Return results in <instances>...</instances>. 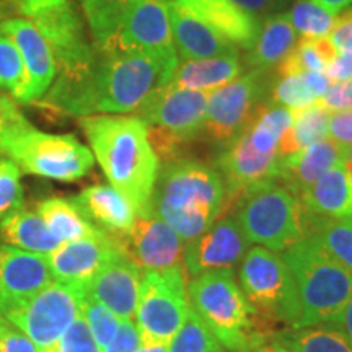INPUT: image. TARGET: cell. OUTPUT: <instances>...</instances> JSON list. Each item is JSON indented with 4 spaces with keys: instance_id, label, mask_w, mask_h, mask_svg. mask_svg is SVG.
Masks as SVG:
<instances>
[{
    "instance_id": "6da1fadb",
    "label": "cell",
    "mask_w": 352,
    "mask_h": 352,
    "mask_svg": "<svg viewBox=\"0 0 352 352\" xmlns=\"http://www.w3.org/2000/svg\"><path fill=\"white\" fill-rule=\"evenodd\" d=\"M178 57L135 51H100L90 76L54 109L72 116L129 114L170 82Z\"/></svg>"
},
{
    "instance_id": "7a4b0ae2",
    "label": "cell",
    "mask_w": 352,
    "mask_h": 352,
    "mask_svg": "<svg viewBox=\"0 0 352 352\" xmlns=\"http://www.w3.org/2000/svg\"><path fill=\"white\" fill-rule=\"evenodd\" d=\"M80 126L109 184L131 202L135 214L151 212L160 162L148 142L147 124L138 116L94 114L80 118Z\"/></svg>"
},
{
    "instance_id": "3957f363",
    "label": "cell",
    "mask_w": 352,
    "mask_h": 352,
    "mask_svg": "<svg viewBox=\"0 0 352 352\" xmlns=\"http://www.w3.org/2000/svg\"><path fill=\"white\" fill-rule=\"evenodd\" d=\"M227 210V188L217 168L199 160L160 166L151 212L178 233L184 243L204 233Z\"/></svg>"
},
{
    "instance_id": "277c9868",
    "label": "cell",
    "mask_w": 352,
    "mask_h": 352,
    "mask_svg": "<svg viewBox=\"0 0 352 352\" xmlns=\"http://www.w3.org/2000/svg\"><path fill=\"white\" fill-rule=\"evenodd\" d=\"M189 303L232 352H258L279 331L245 297L233 270L209 271L188 283Z\"/></svg>"
},
{
    "instance_id": "5b68a950",
    "label": "cell",
    "mask_w": 352,
    "mask_h": 352,
    "mask_svg": "<svg viewBox=\"0 0 352 352\" xmlns=\"http://www.w3.org/2000/svg\"><path fill=\"white\" fill-rule=\"evenodd\" d=\"M280 256L292 271L300 297L302 315L296 328L341 327L352 297V272L338 263L314 235L289 246Z\"/></svg>"
},
{
    "instance_id": "8992f818",
    "label": "cell",
    "mask_w": 352,
    "mask_h": 352,
    "mask_svg": "<svg viewBox=\"0 0 352 352\" xmlns=\"http://www.w3.org/2000/svg\"><path fill=\"white\" fill-rule=\"evenodd\" d=\"M233 209L246 240L271 252L283 253L311 232L314 214L277 179L245 191Z\"/></svg>"
},
{
    "instance_id": "52a82bcc",
    "label": "cell",
    "mask_w": 352,
    "mask_h": 352,
    "mask_svg": "<svg viewBox=\"0 0 352 352\" xmlns=\"http://www.w3.org/2000/svg\"><path fill=\"white\" fill-rule=\"evenodd\" d=\"M239 284L263 318L284 328H296L302 305L296 279L280 253L253 246L240 261Z\"/></svg>"
},
{
    "instance_id": "ba28073f",
    "label": "cell",
    "mask_w": 352,
    "mask_h": 352,
    "mask_svg": "<svg viewBox=\"0 0 352 352\" xmlns=\"http://www.w3.org/2000/svg\"><path fill=\"white\" fill-rule=\"evenodd\" d=\"M186 267L145 271L135 310L142 344H168L191 310Z\"/></svg>"
},
{
    "instance_id": "9c48e42d",
    "label": "cell",
    "mask_w": 352,
    "mask_h": 352,
    "mask_svg": "<svg viewBox=\"0 0 352 352\" xmlns=\"http://www.w3.org/2000/svg\"><path fill=\"white\" fill-rule=\"evenodd\" d=\"M20 170L57 182H76L90 173L95 157L76 135L46 134L32 127L0 148Z\"/></svg>"
},
{
    "instance_id": "30bf717a",
    "label": "cell",
    "mask_w": 352,
    "mask_h": 352,
    "mask_svg": "<svg viewBox=\"0 0 352 352\" xmlns=\"http://www.w3.org/2000/svg\"><path fill=\"white\" fill-rule=\"evenodd\" d=\"M85 294V289L54 279L36 296L20 305L7 308L0 315L25 333L39 352L52 351L82 315Z\"/></svg>"
},
{
    "instance_id": "8fae6325",
    "label": "cell",
    "mask_w": 352,
    "mask_h": 352,
    "mask_svg": "<svg viewBox=\"0 0 352 352\" xmlns=\"http://www.w3.org/2000/svg\"><path fill=\"white\" fill-rule=\"evenodd\" d=\"M267 70L252 69L227 85L210 91L202 134L226 148L248 129L267 91Z\"/></svg>"
},
{
    "instance_id": "7c38bea8",
    "label": "cell",
    "mask_w": 352,
    "mask_h": 352,
    "mask_svg": "<svg viewBox=\"0 0 352 352\" xmlns=\"http://www.w3.org/2000/svg\"><path fill=\"white\" fill-rule=\"evenodd\" d=\"M208 100L209 91L188 90L166 83L135 114L147 126L168 131L189 144L202 134Z\"/></svg>"
},
{
    "instance_id": "4fadbf2b",
    "label": "cell",
    "mask_w": 352,
    "mask_h": 352,
    "mask_svg": "<svg viewBox=\"0 0 352 352\" xmlns=\"http://www.w3.org/2000/svg\"><path fill=\"white\" fill-rule=\"evenodd\" d=\"M121 248L140 271H166L184 267V246L179 235L158 215H135L126 235L120 236Z\"/></svg>"
},
{
    "instance_id": "5bb4252c",
    "label": "cell",
    "mask_w": 352,
    "mask_h": 352,
    "mask_svg": "<svg viewBox=\"0 0 352 352\" xmlns=\"http://www.w3.org/2000/svg\"><path fill=\"white\" fill-rule=\"evenodd\" d=\"M178 57L166 0H132L111 50Z\"/></svg>"
},
{
    "instance_id": "9a60e30c",
    "label": "cell",
    "mask_w": 352,
    "mask_h": 352,
    "mask_svg": "<svg viewBox=\"0 0 352 352\" xmlns=\"http://www.w3.org/2000/svg\"><path fill=\"white\" fill-rule=\"evenodd\" d=\"M250 241L236 222L235 215H222L204 233L184 246V267L189 277L217 270H233L245 253Z\"/></svg>"
},
{
    "instance_id": "2e32d148",
    "label": "cell",
    "mask_w": 352,
    "mask_h": 352,
    "mask_svg": "<svg viewBox=\"0 0 352 352\" xmlns=\"http://www.w3.org/2000/svg\"><path fill=\"white\" fill-rule=\"evenodd\" d=\"M121 250L120 239L103 232L91 239L60 243L46 259L56 280L87 290L96 272Z\"/></svg>"
},
{
    "instance_id": "e0dca14e",
    "label": "cell",
    "mask_w": 352,
    "mask_h": 352,
    "mask_svg": "<svg viewBox=\"0 0 352 352\" xmlns=\"http://www.w3.org/2000/svg\"><path fill=\"white\" fill-rule=\"evenodd\" d=\"M0 33H3L19 47L23 59L28 85L23 103L39 101L47 94L57 76V65L51 44L39 32V28L32 20L7 19L0 23Z\"/></svg>"
},
{
    "instance_id": "ac0fdd59",
    "label": "cell",
    "mask_w": 352,
    "mask_h": 352,
    "mask_svg": "<svg viewBox=\"0 0 352 352\" xmlns=\"http://www.w3.org/2000/svg\"><path fill=\"white\" fill-rule=\"evenodd\" d=\"M52 280L46 254L0 245V314L36 296Z\"/></svg>"
},
{
    "instance_id": "d6986e66",
    "label": "cell",
    "mask_w": 352,
    "mask_h": 352,
    "mask_svg": "<svg viewBox=\"0 0 352 352\" xmlns=\"http://www.w3.org/2000/svg\"><path fill=\"white\" fill-rule=\"evenodd\" d=\"M142 271L124 250L118 252L88 284L87 294L108 307L120 320L135 318Z\"/></svg>"
},
{
    "instance_id": "ffe728a7",
    "label": "cell",
    "mask_w": 352,
    "mask_h": 352,
    "mask_svg": "<svg viewBox=\"0 0 352 352\" xmlns=\"http://www.w3.org/2000/svg\"><path fill=\"white\" fill-rule=\"evenodd\" d=\"M171 34L178 60L209 59L219 56H236L239 47L220 38L208 25L176 0L168 2Z\"/></svg>"
},
{
    "instance_id": "44dd1931",
    "label": "cell",
    "mask_w": 352,
    "mask_h": 352,
    "mask_svg": "<svg viewBox=\"0 0 352 352\" xmlns=\"http://www.w3.org/2000/svg\"><path fill=\"white\" fill-rule=\"evenodd\" d=\"M341 162H344V148L324 138L294 155L280 158L276 179L300 197L311 184Z\"/></svg>"
},
{
    "instance_id": "7402d4cb",
    "label": "cell",
    "mask_w": 352,
    "mask_h": 352,
    "mask_svg": "<svg viewBox=\"0 0 352 352\" xmlns=\"http://www.w3.org/2000/svg\"><path fill=\"white\" fill-rule=\"evenodd\" d=\"M220 38L233 46L252 50L256 41L261 21L241 10L232 0H176Z\"/></svg>"
},
{
    "instance_id": "603a6c76",
    "label": "cell",
    "mask_w": 352,
    "mask_h": 352,
    "mask_svg": "<svg viewBox=\"0 0 352 352\" xmlns=\"http://www.w3.org/2000/svg\"><path fill=\"white\" fill-rule=\"evenodd\" d=\"M72 201L101 232L118 239L129 232L138 215L131 202L111 184H95L83 189Z\"/></svg>"
},
{
    "instance_id": "cb8c5ba5",
    "label": "cell",
    "mask_w": 352,
    "mask_h": 352,
    "mask_svg": "<svg viewBox=\"0 0 352 352\" xmlns=\"http://www.w3.org/2000/svg\"><path fill=\"white\" fill-rule=\"evenodd\" d=\"M305 208L318 217L352 215V170L344 162L334 165L300 196Z\"/></svg>"
},
{
    "instance_id": "d4e9b609",
    "label": "cell",
    "mask_w": 352,
    "mask_h": 352,
    "mask_svg": "<svg viewBox=\"0 0 352 352\" xmlns=\"http://www.w3.org/2000/svg\"><path fill=\"white\" fill-rule=\"evenodd\" d=\"M239 54L236 56H219L209 59L178 60L171 74L170 85L188 90L214 91L227 85L236 77L241 76Z\"/></svg>"
},
{
    "instance_id": "484cf974",
    "label": "cell",
    "mask_w": 352,
    "mask_h": 352,
    "mask_svg": "<svg viewBox=\"0 0 352 352\" xmlns=\"http://www.w3.org/2000/svg\"><path fill=\"white\" fill-rule=\"evenodd\" d=\"M0 239L6 245L38 254H50L60 245L41 215L21 206L0 219Z\"/></svg>"
},
{
    "instance_id": "4316f807",
    "label": "cell",
    "mask_w": 352,
    "mask_h": 352,
    "mask_svg": "<svg viewBox=\"0 0 352 352\" xmlns=\"http://www.w3.org/2000/svg\"><path fill=\"white\" fill-rule=\"evenodd\" d=\"M256 41L248 50L246 63L252 69L270 70L279 65L284 57L294 50L298 36L294 32L287 13H276L261 23Z\"/></svg>"
},
{
    "instance_id": "83f0119b",
    "label": "cell",
    "mask_w": 352,
    "mask_h": 352,
    "mask_svg": "<svg viewBox=\"0 0 352 352\" xmlns=\"http://www.w3.org/2000/svg\"><path fill=\"white\" fill-rule=\"evenodd\" d=\"M36 212L41 215L50 232L60 243L91 239L103 233L85 217V214L77 208L72 199L50 197L39 202Z\"/></svg>"
},
{
    "instance_id": "f1b7e54d",
    "label": "cell",
    "mask_w": 352,
    "mask_h": 352,
    "mask_svg": "<svg viewBox=\"0 0 352 352\" xmlns=\"http://www.w3.org/2000/svg\"><path fill=\"white\" fill-rule=\"evenodd\" d=\"M271 341L289 352H352L344 331L336 324L283 328Z\"/></svg>"
},
{
    "instance_id": "f546056e",
    "label": "cell",
    "mask_w": 352,
    "mask_h": 352,
    "mask_svg": "<svg viewBox=\"0 0 352 352\" xmlns=\"http://www.w3.org/2000/svg\"><path fill=\"white\" fill-rule=\"evenodd\" d=\"M294 122L285 131L279 142V157L285 158L294 155L308 145L328 138V121L331 111L323 107L320 101L310 107L292 109Z\"/></svg>"
},
{
    "instance_id": "4dcf8cb0",
    "label": "cell",
    "mask_w": 352,
    "mask_h": 352,
    "mask_svg": "<svg viewBox=\"0 0 352 352\" xmlns=\"http://www.w3.org/2000/svg\"><path fill=\"white\" fill-rule=\"evenodd\" d=\"M132 0H82L83 15L90 26L95 47L111 50Z\"/></svg>"
},
{
    "instance_id": "1f68e13d",
    "label": "cell",
    "mask_w": 352,
    "mask_h": 352,
    "mask_svg": "<svg viewBox=\"0 0 352 352\" xmlns=\"http://www.w3.org/2000/svg\"><path fill=\"white\" fill-rule=\"evenodd\" d=\"M338 52L340 51L329 38H300L283 63L277 65V77L324 72Z\"/></svg>"
},
{
    "instance_id": "d6a6232c",
    "label": "cell",
    "mask_w": 352,
    "mask_h": 352,
    "mask_svg": "<svg viewBox=\"0 0 352 352\" xmlns=\"http://www.w3.org/2000/svg\"><path fill=\"white\" fill-rule=\"evenodd\" d=\"M310 235H314L338 263L352 272V215L329 219L314 214Z\"/></svg>"
},
{
    "instance_id": "836d02e7",
    "label": "cell",
    "mask_w": 352,
    "mask_h": 352,
    "mask_svg": "<svg viewBox=\"0 0 352 352\" xmlns=\"http://www.w3.org/2000/svg\"><path fill=\"white\" fill-rule=\"evenodd\" d=\"M287 15L298 38H328L336 25V16L315 0H294Z\"/></svg>"
},
{
    "instance_id": "e575fe53",
    "label": "cell",
    "mask_w": 352,
    "mask_h": 352,
    "mask_svg": "<svg viewBox=\"0 0 352 352\" xmlns=\"http://www.w3.org/2000/svg\"><path fill=\"white\" fill-rule=\"evenodd\" d=\"M168 352H223V347L191 307L182 328L168 342Z\"/></svg>"
},
{
    "instance_id": "d590c367",
    "label": "cell",
    "mask_w": 352,
    "mask_h": 352,
    "mask_svg": "<svg viewBox=\"0 0 352 352\" xmlns=\"http://www.w3.org/2000/svg\"><path fill=\"white\" fill-rule=\"evenodd\" d=\"M28 76L19 47L10 38L0 33V88L13 95V98L23 103Z\"/></svg>"
},
{
    "instance_id": "8d00e7d4",
    "label": "cell",
    "mask_w": 352,
    "mask_h": 352,
    "mask_svg": "<svg viewBox=\"0 0 352 352\" xmlns=\"http://www.w3.org/2000/svg\"><path fill=\"white\" fill-rule=\"evenodd\" d=\"M82 316L88 329H90L91 336H94L96 346L100 347V351H103L116 336L121 320L108 307L95 300L88 294H85V298L82 302Z\"/></svg>"
},
{
    "instance_id": "74e56055",
    "label": "cell",
    "mask_w": 352,
    "mask_h": 352,
    "mask_svg": "<svg viewBox=\"0 0 352 352\" xmlns=\"http://www.w3.org/2000/svg\"><path fill=\"white\" fill-rule=\"evenodd\" d=\"M271 98L274 104L289 109H300L318 101L310 91V88L307 87L302 74L277 78V82L271 87Z\"/></svg>"
},
{
    "instance_id": "f35d334b",
    "label": "cell",
    "mask_w": 352,
    "mask_h": 352,
    "mask_svg": "<svg viewBox=\"0 0 352 352\" xmlns=\"http://www.w3.org/2000/svg\"><path fill=\"white\" fill-rule=\"evenodd\" d=\"M21 171L10 158H0V215L20 208L23 202Z\"/></svg>"
},
{
    "instance_id": "ab89813d",
    "label": "cell",
    "mask_w": 352,
    "mask_h": 352,
    "mask_svg": "<svg viewBox=\"0 0 352 352\" xmlns=\"http://www.w3.org/2000/svg\"><path fill=\"white\" fill-rule=\"evenodd\" d=\"M28 120L20 113L16 104L10 98L0 95V148L6 145L8 140L19 138L26 131L32 129Z\"/></svg>"
},
{
    "instance_id": "60d3db41",
    "label": "cell",
    "mask_w": 352,
    "mask_h": 352,
    "mask_svg": "<svg viewBox=\"0 0 352 352\" xmlns=\"http://www.w3.org/2000/svg\"><path fill=\"white\" fill-rule=\"evenodd\" d=\"M56 352H101L80 315L64 333L56 346Z\"/></svg>"
},
{
    "instance_id": "b9f144b4",
    "label": "cell",
    "mask_w": 352,
    "mask_h": 352,
    "mask_svg": "<svg viewBox=\"0 0 352 352\" xmlns=\"http://www.w3.org/2000/svg\"><path fill=\"white\" fill-rule=\"evenodd\" d=\"M0 352H39L33 341L0 315Z\"/></svg>"
},
{
    "instance_id": "7bdbcfd3",
    "label": "cell",
    "mask_w": 352,
    "mask_h": 352,
    "mask_svg": "<svg viewBox=\"0 0 352 352\" xmlns=\"http://www.w3.org/2000/svg\"><path fill=\"white\" fill-rule=\"evenodd\" d=\"M328 138L342 148L352 145V108L329 114Z\"/></svg>"
},
{
    "instance_id": "ee69618b",
    "label": "cell",
    "mask_w": 352,
    "mask_h": 352,
    "mask_svg": "<svg viewBox=\"0 0 352 352\" xmlns=\"http://www.w3.org/2000/svg\"><path fill=\"white\" fill-rule=\"evenodd\" d=\"M140 336L134 321L121 320L120 329L113 341L101 352H135L140 347Z\"/></svg>"
},
{
    "instance_id": "f6af8a7d",
    "label": "cell",
    "mask_w": 352,
    "mask_h": 352,
    "mask_svg": "<svg viewBox=\"0 0 352 352\" xmlns=\"http://www.w3.org/2000/svg\"><path fill=\"white\" fill-rule=\"evenodd\" d=\"M329 111H344L352 108V80L333 82L321 98L318 100Z\"/></svg>"
},
{
    "instance_id": "bcb514c9",
    "label": "cell",
    "mask_w": 352,
    "mask_h": 352,
    "mask_svg": "<svg viewBox=\"0 0 352 352\" xmlns=\"http://www.w3.org/2000/svg\"><path fill=\"white\" fill-rule=\"evenodd\" d=\"M232 2L261 21L276 15L280 8L285 7L287 0H232Z\"/></svg>"
},
{
    "instance_id": "7dc6e473",
    "label": "cell",
    "mask_w": 352,
    "mask_h": 352,
    "mask_svg": "<svg viewBox=\"0 0 352 352\" xmlns=\"http://www.w3.org/2000/svg\"><path fill=\"white\" fill-rule=\"evenodd\" d=\"M328 38L338 51L352 52V13L336 16V25Z\"/></svg>"
},
{
    "instance_id": "c3c4849f",
    "label": "cell",
    "mask_w": 352,
    "mask_h": 352,
    "mask_svg": "<svg viewBox=\"0 0 352 352\" xmlns=\"http://www.w3.org/2000/svg\"><path fill=\"white\" fill-rule=\"evenodd\" d=\"M324 74H327L331 82L352 80V52H338L333 63L328 64V67L324 69Z\"/></svg>"
},
{
    "instance_id": "681fc988",
    "label": "cell",
    "mask_w": 352,
    "mask_h": 352,
    "mask_svg": "<svg viewBox=\"0 0 352 352\" xmlns=\"http://www.w3.org/2000/svg\"><path fill=\"white\" fill-rule=\"evenodd\" d=\"M67 2V0H7V3L13 8V12L20 13L23 19H33L39 12L46 10L59 3Z\"/></svg>"
},
{
    "instance_id": "f907efd6",
    "label": "cell",
    "mask_w": 352,
    "mask_h": 352,
    "mask_svg": "<svg viewBox=\"0 0 352 352\" xmlns=\"http://www.w3.org/2000/svg\"><path fill=\"white\" fill-rule=\"evenodd\" d=\"M302 76H303V80L307 83V87L310 88L311 94H314L318 100L327 94L329 85L333 83L324 72H307V74H302Z\"/></svg>"
},
{
    "instance_id": "816d5d0a",
    "label": "cell",
    "mask_w": 352,
    "mask_h": 352,
    "mask_svg": "<svg viewBox=\"0 0 352 352\" xmlns=\"http://www.w3.org/2000/svg\"><path fill=\"white\" fill-rule=\"evenodd\" d=\"M315 2L334 16L352 13V0H315Z\"/></svg>"
},
{
    "instance_id": "f5cc1de1",
    "label": "cell",
    "mask_w": 352,
    "mask_h": 352,
    "mask_svg": "<svg viewBox=\"0 0 352 352\" xmlns=\"http://www.w3.org/2000/svg\"><path fill=\"white\" fill-rule=\"evenodd\" d=\"M342 331H344L347 341H349L351 349H352V297L349 303H347L344 315H342Z\"/></svg>"
},
{
    "instance_id": "db71d44e",
    "label": "cell",
    "mask_w": 352,
    "mask_h": 352,
    "mask_svg": "<svg viewBox=\"0 0 352 352\" xmlns=\"http://www.w3.org/2000/svg\"><path fill=\"white\" fill-rule=\"evenodd\" d=\"M135 352H168V344H140Z\"/></svg>"
},
{
    "instance_id": "11a10c76",
    "label": "cell",
    "mask_w": 352,
    "mask_h": 352,
    "mask_svg": "<svg viewBox=\"0 0 352 352\" xmlns=\"http://www.w3.org/2000/svg\"><path fill=\"white\" fill-rule=\"evenodd\" d=\"M13 10V8L8 6L7 0H0V23H2L3 20L10 19V12Z\"/></svg>"
},
{
    "instance_id": "9f6ffc18",
    "label": "cell",
    "mask_w": 352,
    "mask_h": 352,
    "mask_svg": "<svg viewBox=\"0 0 352 352\" xmlns=\"http://www.w3.org/2000/svg\"><path fill=\"white\" fill-rule=\"evenodd\" d=\"M258 352H289V351H287V349H284L283 346L277 344V342H274V341H270V342H267L266 346H263L261 349H259Z\"/></svg>"
},
{
    "instance_id": "6f0895ef",
    "label": "cell",
    "mask_w": 352,
    "mask_h": 352,
    "mask_svg": "<svg viewBox=\"0 0 352 352\" xmlns=\"http://www.w3.org/2000/svg\"><path fill=\"white\" fill-rule=\"evenodd\" d=\"M344 164L352 170V145L344 148Z\"/></svg>"
},
{
    "instance_id": "680465c9",
    "label": "cell",
    "mask_w": 352,
    "mask_h": 352,
    "mask_svg": "<svg viewBox=\"0 0 352 352\" xmlns=\"http://www.w3.org/2000/svg\"><path fill=\"white\" fill-rule=\"evenodd\" d=\"M46 352H56V349H52V351H46Z\"/></svg>"
},
{
    "instance_id": "91938a15",
    "label": "cell",
    "mask_w": 352,
    "mask_h": 352,
    "mask_svg": "<svg viewBox=\"0 0 352 352\" xmlns=\"http://www.w3.org/2000/svg\"><path fill=\"white\" fill-rule=\"evenodd\" d=\"M287 2H289V0H287Z\"/></svg>"
}]
</instances>
